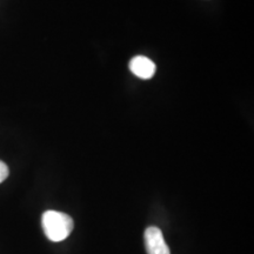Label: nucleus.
I'll use <instances>...</instances> for the list:
<instances>
[{"label": "nucleus", "instance_id": "1", "mask_svg": "<svg viewBox=\"0 0 254 254\" xmlns=\"http://www.w3.org/2000/svg\"><path fill=\"white\" fill-rule=\"evenodd\" d=\"M44 232L53 243L65 240L73 231L74 222L69 215L58 211H46L41 218Z\"/></svg>", "mask_w": 254, "mask_h": 254}, {"label": "nucleus", "instance_id": "2", "mask_svg": "<svg viewBox=\"0 0 254 254\" xmlns=\"http://www.w3.org/2000/svg\"><path fill=\"white\" fill-rule=\"evenodd\" d=\"M145 246L148 254H171L164 240L163 232L158 227H148L145 231Z\"/></svg>", "mask_w": 254, "mask_h": 254}, {"label": "nucleus", "instance_id": "3", "mask_svg": "<svg viewBox=\"0 0 254 254\" xmlns=\"http://www.w3.org/2000/svg\"><path fill=\"white\" fill-rule=\"evenodd\" d=\"M129 69L133 74L141 79H151L154 75L157 66L150 58L144 56H136L129 62Z\"/></svg>", "mask_w": 254, "mask_h": 254}, {"label": "nucleus", "instance_id": "4", "mask_svg": "<svg viewBox=\"0 0 254 254\" xmlns=\"http://www.w3.org/2000/svg\"><path fill=\"white\" fill-rule=\"evenodd\" d=\"M8 177V167L5 163H2L0 160V183H2L6 180V178Z\"/></svg>", "mask_w": 254, "mask_h": 254}]
</instances>
